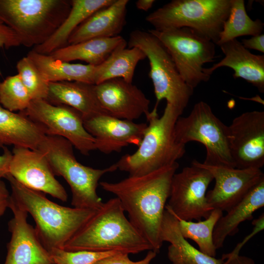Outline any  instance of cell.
<instances>
[{
	"label": "cell",
	"mask_w": 264,
	"mask_h": 264,
	"mask_svg": "<svg viewBox=\"0 0 264 264\" xmlns=\"http://www.w3.org/2000/svg\"><path fill=\"white\" fill-rule=\"evenodd\" d=\"M177 162L148 174L116 182L102 181L103 190L116 196L129 220L157 254L162 245L161 225Z\"/></svg>",
	"instance_id": "6da1fadb"
},
{
	"label": "cell",
	"mask_w": 264,
	"mask_h": 264,
	"mask_svg": "<svg viewBox=\"0 0 264 264\" xmlns=\"http://www.w3.org/2000/svg\"><path fill=\"white\" fill-rule=\"evenodd\" d=\"M117 198L103 202L94 215L65 245L69 251H117L137 254L153 250L150 244L126 218Z\"/></svg>",
	"instance_id": "7a4b0ae2"
},
{
	"label": "cell",
	"mask_w": 264,
	"mask_h": 264,
	"mask_svg": "<svg viewBox=\"0 0 264 264\" xmlns=\"http://www.w3.org/2000/svg\"><path fill=\"white\" fill-rule=\"evenodd\" d=\"M4 178L10 185L11 196L33 218L37 234L48 251L63 249L98 210L60 205L44 193L24 186L9 174Z\"/></svg>",
	"instance_id": "3957f363"
},
{
	"label": "cell",
	"mask_w": 264,
	"mask_h": 264,
	"mask_svg": "<svg viewBox=\"0 0 264 264\" xmlns=\"http://www.w3.org/2000/svg\"><path fill=\"white\" fill-rule=\"evenodd\" d=\"M181 115L166 104L159 117L154 109L146 116L148 124L137 150L122 156L115 163L117 169L129 176L144 175L177 162L185 153V145L178 141L175 124Z\"/></svg>",
	"instance_id": "277c9868"
},
{
	"label": "cell",
	"mask_w": 264,
	"mask_h": 264,
	"mask_svg": "<svg viewBox=\"0 0 264 264\" xmlns=\"http://www.w3.org/2000/svg\"><path fill=\"white\" fill-rule=\"evenodd\" d=\"M71 7L67 0H0V20L16 34L21 45L34 47L52 36Z\"/></svg>",
	"instance_id": "5b68a950"
},
{
	"label": "cell",
	"mask_w": 264,
	"mask_h": 264,
	"mask_svg": "<svg viewBox=\"0 0 264 264\" xmlns=\"http://www.w3.org/2000/svg\"><path fill=\"white\" fill-rule=\"evenodd\" d=\"M38 150L47 158L55 176L70 186L73 207L98 209L103 202L97 193L100 178L117 170L115 164L102 169L85 166L76 159L73 146L61 136L46 135Z\"/></svg>",
	"instance_id": "8992f818"
},
{
	"label": "cell",
	"mask_w": 264,
	"mask_h": 264,
	"mask_svg": "<svg viewBox=\"0 0 264 264\" xmlns=\"http://www.w3.org/2000/svg\"><path fill=\"white\" fill-rule=\"evenodd\" d=\"M230 7V0H173L145 19L155 30L187 27L216 44Z\"/></svg>",
	"instance_id": "52a82bcc"
},
{
	"label": "cell",
	"mask_w": 264,
	"mask_h": 264,
	"mask_svg": "<svg viewBox=\"0 0 264 264\" xmlns=\"http://www.w3.org/2000/svg\"><path fill=\"white\" fill-rule=\"evenodd\" d=\"M129 47L140 49L149 60V76L154 88L156 102L165 99L167 104L181 115L187 106L194 89L184 81L168 51L162 43L148 31L136 29L130 35Z\"/></svg>",
	"instance_id": "ba28073f"
},
{
	"label": "cell",
	"mask_w": 264,
	"mask_h": 264,
	"mask_svg": "<svg viewBox=\"0 0 264 264\" xmlns=\"http://www.w3.org/2000/svg\"><path fill=\"white\" fill-rule=\"evenodd\" d=\"M165 46L182 79L193 89L211 76L203 71V66L214 61L216 44L187 27L162 30L149 29Z\"/></svg>",
	"instance_id": "9c48e42d"
},
{
	"label": "cell",
	"mask_w": 264,
	"mask_h": 264,
	"mask_svg": "<svg viewBox=\"0 0 264 264\" xmlns=\"http://www.w3.org/2000/svg\"><path fill=\"white\" fill-rule=\"evenodd\" d=\"M175 132L178 141L183 144L197 141L204 146L206 154L203 163L235 168L229 148L227 126L206 102H198L188 116H180Z\"/></svg>",
	"instance_id": "30bf717a"
},
{
	"label": "cell",
	"mask_w": 264,
	"mask_h": 264,
	"mask_svg": "<svg viewBox=\"0 0 264 264\" xmlns=\"http://www.w3.org/2000/svg\"><path fill=\"white\" fill-rule=\"evenodd\" d=\"M21 112L42 127L46 135L64 137L82 154L88 155L96 150L95 139L85 128L83 115L76 110L41 99L31 100Z\"/></svg>",
	"instance_id": "8fae6325"
},
{
	"label": "cell",
	"mask_w": 264,
	"mask_h": 264,
	"mask_svg": "<svg viewBox=\"0 0 264 264\" xmlns=\"http://www.w3.org/2000/svg\"><path fill=\"white\" fill-rule=\"evenodd\" d=\"M213 179L209 171L192 162L174 175L165 209L178 219L199 221L207 218L213 209L207 202L206 191Z\"/></svg>",
	"instance_id": "7c38bea8"
},
{
	"label": "cell",
	"mask_w": 264,
	"mask_h": 264,
	"mask_svg": "<svg viewBox=\"0 0 264 264\" xmlns=\"http://www.w3.org/2000/svg\"><path fill=\"white\" fill-rule=\"evenodd\" d=\"M231 156L237 168L260 169L264 165V111L245 112L227 126Z\"/></svg>",
	"instance_id": "4fadbf2b"
},
{
	"label": "cell",
	"mask_w": 264,
	"mask_h": 264,
	"mask_svg": "<svg viewBox=\"0 0 264 264\" xmlns=\"http://www.w3.org/2000/svg\"><path fill=\"white\" fill-rule=\"evenodd\" d=\"M193 163L209 171L215 180L214 188L206 193L207 202L213 209L227 212L242 200L264 175L260 169H240Z\"/></svg>",
	"instance_id": "5bb4252c"
},
{
	"label": "cell",
	"mask_w": 264,
	"mask_h": 264,
	"mask_svg": "<svg viewBox=\"0 0 264 264\" xmlns=\"http://www.w3.org/2000/svg\"><path fill=\"white\" fill-rule=\"evenodd\" d=\"M12 153L9 175L28 188L66 201L67 193L55 178L51 165L43 153L19 147H14Z\"/></svg>",
	"instance_id": "9a60e30c"
},
{
	"label": "cell",
	"mask_w": 264,
	"mask_h": 264,
	"mask_svg": "<svg viewBox=\"0 0 264 264\" xmlns=\"http://www.w3.org/2000/svg\"><path fill=\"white\" fill-rule=\"evenodd\" d=\"M8 208L13 215L8 222L11 237L4 264H54L35 229L28 223V213L11 195Z\"/></svg>",
	"instance_id": "2e32d148"
},
{
	"label": "cell",
	"mask_w": 264,
	"mask_h": 264,
	"mask_svg": "<svg viewBox=\"0 0 264 264\" xmlns=\"http://www.w3.org/2000/svg\"><path fill=\"white\" fill-rule=\"evenodd\" d=\"M97 99L109 115L133 121L150 112V101L137 86L121 78L106 80L94 85Z\"/></svg>",
	"instance_id": "e0dca14e"
},
{
	"label": "cell",
	"mask_w": 264,
	"mask_h": 264,
	"mask_svg": "<svg viewBox=\"0 0 264 264\" xmlns=\"http://www.w3.org/2000/svg\"><path fill=\"white\" fill-rule=\"evenodd\" d=\"M87 131L95 139L96 150L105 154L120 152L129 145L138 146L147 127L144 123L99 113L84 118Z\"/></svg>",
	"instance_id": "ac0fdd59"
},
{
	"label": "cell",
	"mask_w": 264,
	"mask_h": 264,
	"mask_svg": "<svg viewBox=\"0 0 264 264\" xmlns=\"http://www.w3.org/2000/svg\"><path fill=\"white\" fill-rule=\"evenodd\" d=\"M219 46L224 57L210 67L204 68V72L211 76L218 68L228 67L234 70L235 79L242 78L264 93V55L251 53L237 39L225 42Z\"/></svg>",
	"instance_id": "d6986e66"
},
{
	"label": "cell",
	"mask_w": 264,
	"mask_h": 264,
	"mask_svg": "<svg viewBox=\"0 0 264 264\" xmlns=\"http://www.w3.org/2000/svg\"><path fill=\"white\" fill-rule=\"evenodd\" d=\"M128 0H114L91 15L69 36L67 45L96 38L119 36L126 23Z\"/></svg>",
	"instance_id": "ffe728a7"
},
{
	"label": "cell",
	"mask_w": 264,
	"mask_h": 264,
	"mask_svg": "<svg viewBox=\"0 0 264 264\" xmlns=\"http://www.w3.org/2000/svg\"><path fill=\"white\" fill-rule=\"evenodd\" d=\"M45 132L22 112L9 111L0 104V147L6 145L38 150Z\"/></svg>",
	"instance_id": "44dd1931"
},
{
	"label": "cell",
	"mask_w": 264,
	"mask_h": 264,
	"mask_svg": "<svg viewBox=\"0 0 264 264\" xmlns=\"http://www.w3.org/2000/svg\"><path fill=\"white\" fill-rule=\"evenodd\" d=\"M94 85L80 82H49L46 100L76 110L82 114L83 119L99 113H107L97 99Z\"/></svg>",
	"instance_id": "7402d4cb"
},
{
	"label": "cell",
	"mask_w": 264,
	"mask_h": 264,
	"mask_svg": "<svg viewBox=\"0 0 264 264\" xmlns=\"http://www.w3.org/2000/svg\"><path fill=\"white\" fill-rule=\"evenodd\" d=\"M264 206V177L254 186L227 214L218 221L213 232L214 244L217 249L221 248L228 236L239 231V225L243 221L251 220L253 214Z\"/></svg>",
	"instance_id": "603a6c76"
},
{
	"label": "cell",
	"mask_w": 264,
	"mask_h": 264,
	"mask_svg": "<svg viewBox=\"0 0 264 264\" xmlns=\"http://www.w3.org/2000/svg\"><path fill=\"white\" fill-rule=\"evenodd\" d=\"M162 241L169 242L168 258L172 264H223L221 258L207 255L192 245L182 235L178 220L170 211L165 209L161 229Z\"/></svg>",
	"instance_id": "cb8c5ba5"
},
{
	"label": "cell",
	"mask_w": 264,
	"mask_h": 264,
	"mask_svg": "<svg viewBox=\"0 0 264 264\" xmlns=\"http://www.w3.org/2000/svg\"><path fill=\"white\" fill-rule=\"evenodd\" d=\"M114 0H71V7L65 21L44 43L32 49L39 53L49 55L67 45L73 31L96 11L107 7Z\"/></svg>",
	"instance_id": "d4e9b609"
},
{
	"label": "cell",
	"mask_w": 264,
	"mask_h": 264,
	"mask_svg": "<svg viewBox=\"0 0 264 264\" xmlns=\"http://www.w3.org/2000/svg\"><path fill=\"white\" fill-rule=\"evenodd\" d=\"M126 43V41L120 35L111 38H93L67 45L49 55L62 61L80 60L97 66L105 61L115 49Z\"/></svg>",
	"instance_id": "484cf974"
},
{
	"label": "cell",
	"mask_w": 264,
	"mask_h": 264,
	"mask_svg": "<svg viewBox=\"0 0 264 264\" xmlns=\"http://www.w3.org/2000/svg\"><path fill=\"white\" fill-rule=\"evenodd\" d=\"M27 56L34 62L48 83L69 81L95 85L96 66L60 61L33 50L28 53Z\"/></svg>",
	"instance_id": "4316f807"
},
{
	"label": "cell",
	"mask_w": 264,
	"mask_h": 264,
	"mask_svg": "<svg viewBox=\"0 0 264 264\" xmlns=\"http://www.w3.org/2000/svg\"><path fill=\"white\" fill-rule=\"evenodd\" d=\"M127 43L115 49L100 65L96 66L94 82L98 84L108 80L121 78L132 83L136 66L146 58L139 48H126Z\"/></svg>",
	"instance_id": "83f0119b"
},
{
	"label": "cell",
	"mask_w": 264,
	"mask_h": 264,
	"mask_svg": "<svg viewBox=\"0 0 264 264\" xmlns=\"http://www.w3.org/2000/svg\"><path fill=\"white\" fill-rule=\"evenodd\" d=\"M231 7L228 18L216 45L242 36H254L263 31L264 24L260 19L252 20L247 14L243 0H230Z\"/></svg>",
	"instance_id": "f1b7e54d"
},
{
	"label": "cell",
	"mask_w": 264,
	"mask_h": 264,
	"mask_svg": "<svg viewBox=\"0 0 264 264\" xmlns=\"http://www.w3.org/2000/svg\"><path fill=\"white\" fill-rule=\"evenodd\" d=\"M222 212L214 209L207 218L198 222L177 219L182 235L186 239L192 240L197 243L201 252L215 257L217 249L214 244L213 235L218 221L223 216Z\"/></svg>",
	"instance_id": "f546056e"
},
{
	"label": "cell",
	"mask_w": 264,
	"mask_h": 264,
	"mask_svg": "<svg viewBox=\"0 0 264 264\" xmlns=\"http://www.w3.org/2000/svg\"><path fill=\"white\" fill-rule=\"evenodd\" d=\"M31 99L19 75L6 77L0 82V104L12 111H24L29 106Z\"/></svg>",
	"instance_id": "4dcf8cb0"
},
{
	"label": "cell",
	"mask_w": 264,
	"mask_h": 264,
	"mask_svg": "<svg viewBox=\"0 0 264 264\" xmlns=\"http://www.w3.org/2000/svg\"><path fill=\"white\" fill-rule=\"evenodd\" d=\"M16 68L31 100H46L49 83L44 79L34 62L26 56L18 62Z\"/></svg>",
	"instance_id": "1f68e13d"
},
{
	"label": "cell",
	"mask_w": 264,
	"mask_h": 264,
	"mask_svg": "<svg viewBox=\"0 0 264 264\" xmlns=\"http://www.w3.org/2000/svg\"><path fill=\"white\" fill-rule=\"evenodd\" d=\"M48 251L54 264H95L104 258L120 253L86 250L69 251L57 248H51Z\"/></svg>",
	"instance_id": "d6a6232c"
},
{
	"label": "cell",
	"mask_w": 264,
	"mask_h": 264,
	"mask_svg": "<svg viewBox=\"0 0 264 264\" xmlns=\"http://www.w3.org/2000/svg\"><path fill=\"white\" fill-rule=\"evenodd\" d=\"M156 255L153 250H149L143 259L133 261L129 258L128 254L120 252L104 258L95 264H150Z\"/></svg>",
	"instance_id": "836d02e7"
},
{
	"label": "cell",
	"mask_w": 264,
	"mask_h": 264,
	"mask_svg": "<svg viewBox=\"0 0 264 264\" xmlns=\"http://www.w3.org/2000/svg\"><path fill=\"white\" fill-rule=\"evenodd\" d=\"M20 45L16 34L0 20V48L8 49Z\"/></svg>",
	"instance_id": "e575fe53"
},
{
	"label": "cell",
	"mask_w": 264,
	"mask_h": 264,
	"mask_svg": "<svg viewBox=\"0 0 264 264\" xmlns=\"http://www.w3.org/2000/svg\"><path fill=\"white\" fill-rule=\"evenodd\" d=\"M254 228L252 231L244 238L243 241L238 243L231 252L235 253H240V251L244 244L257 233L264 229V215L262 214L258 218L252 221Z\"/></svg>",
	"instance_id": "d590c367"
},
{
	"label": "cell",
	"mask_w": 264,
	"mask_h": 264,
	"mask_svg": "<svg viewBox=\"0 0 264 264\" xmlns=\"http://www.w3.org/2000/svg\"><path fill=\"white\" fill-rule=\"evenodd\" d=\"M241 43L247 49H253L261 52H264V34L251 36L249 39H244Z\"/></svg>",
	"instance_id": "8d00e7d4"
},
{
	"label": "cell",
	"mask_w": 264,
	"mask_h": 264,
	"mask_svg": "<svg viewBox=\"0 0 264 264\" xmlns=\"http://www.w3.org/2000/svg\"><path fill=\"white\" fill-rule=\"evenodd\" d=\"M221 258L224 260L223 264H255L252 258L232 252L223 254Z\"/></svg>",
	"instance_id": "74e56055"
},
{
	"label": "cell",
	"mask_w": 264,
	"mask_h": 264,
	"mask_svg": "<svg viewBox=\"0 0 264 264\" xmlns=\"http://www.w3.org/2000/svg\"><path fill=\"white\" fill-rule=\"evenodd\" d=\"M3 153L0 155V179L4 178L9 173L12 153L6 147L2 148Z\"/></svg>",
	"instance_id": "f35d334b"
},
{
	"label": "cell",
	"mask_w": 264,
	"mask_h": 264,
	"mask_svg": "<svg viewBox=\"0 0 264 264\" xmlns=\"http://www.w3.org/2000/svg\"><path fill=\"white\" fill-rule=\"evenodd\" d=\"M10 197L5 182L0 179V219L9 207Z\"/></svg>",
	"instance_id": "ab89813d"
},
{
	"label": "cell",
	"mask_w": 264,
	"mask_h": 264,
	"mask_svg": "<svg viewBox=\"0 0 264 264\" xmlns=\"http://www.w3.org/2000/svg\"><path fill=\"white\" fill-rule=\"evenodd\" d=\"M155 2L154 0H138L135 2L136 8L139 10L147 11Z\"/></svg>",
	"instance_id": "60d3db41"
}]
</instances>
